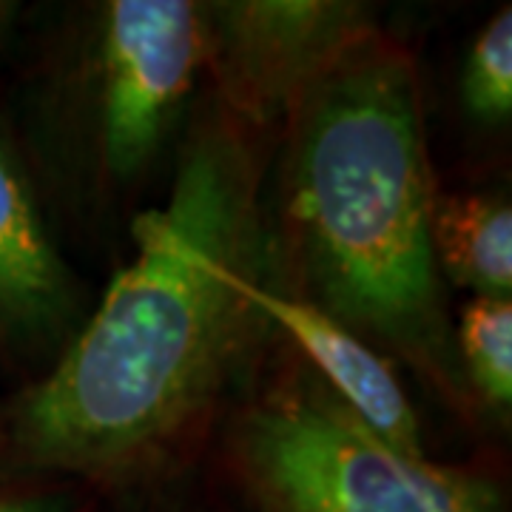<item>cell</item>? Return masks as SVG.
<instances>
[{
    "label": "cell",
    "instance_id": "cell-1",
    "mask_svg": "<svg viewBox=\"0 0 512 512\" xmlns=\"http://www.w3.org/2000/svg\"><path fill=\"white\" fill-rule=\"evenodd\" d=\"M251 137L222 111L185 140L163 205L92 319L18 404L12 439L46 473L120 481L160 464L214 407L265 319L271 234Z\"/></svg>",
    "mask_w": 512,
    "mask_h": 512
},
{
    "label": "cell",
    "instance_id": "cell-2",
    "mask_svg": "<svg viewBox=\"0 0 512 512\" xmlns=\"http://www.w3.org/2000/svg\"><path fill=\"white\" fill-rule=\"evenodd\" d=\"M282 134L271 251L296 296L458 396L430 237L439 194L407 46L382 29L353 43L302 94Z\"/></svg>",
    "mask_w": 512,
    "mask_h": 512
},
{
    "label": "cell",
    "instance_id": "cell-3",
    "mask_svg": "<svg viewBox=\"0 0 512 512\" xmlns=\"http://www.w3.org/2000/svg\"><path fill=\"white\" fill-rule=\"evenodd\" d=\"M231 450L265 512H467L495 501L476 478L390 450L305 367L239 410Z\"/></svg>",
    "mask_w": 512,
    "mask_h": 512
},
{
    "label": "cell",
    "instance_id": "cell-4",
    "mask_svg": "<svg viewBox=\"0 0 512 512\" xmlns=\"http://www.w3.org/2000/svg\"><path fill=\"white\" fill-rule=\"evenodd\" d=\"M205 74L194 0H106L63 69V137L92 183H137L171 143Z\"/></svg>",
    "mask_w": 512,
    "mask_h": 512
},
{
    "label": "cell",
    "instance_id": "cell-5",
    "mask_svg": "<svg viewBox=\"0 0 512 512\" xmlns=\"http://www.w3.org/2000/svg\"><path fill=\"white\" fill-rule=\"evenodd\" d=\"M202 15L205 74L222 114L245 131L282 126L302 94L379 29L356 0H214Z\"/></svg>",
    "mask_w": 512,
    "mask_h": 512
},
{
    "label": "cell",
    "instance_id": "cell-6",
    "mask_svg": "<svg viewBox=\"0 0 512 512\" xmlns=\"http://www.w3.org/2000/svg\"><path fill=\"white\" fill-rule=\"evenodd\" d=\"M254 299L265 325L288 336L305 359V370L353 419L362 421L390 450L407 458H427L419 416L384 353L302 296L271 285V279L256 288Z\"/></svg>",
    "mask_w": 512,
    "mask_h": 512
},
{
    "label": "cell",
    "instance_id": "cell-7",
    "mask_svg": "<svg viewBox=\"0 0 512 512\" xmlns=\"http://www.w3.org/2000/svg\"><path fill=\"white\" fill-rule=\"evenodd\" d=\"M72 313V276L15 151L0 137V330L23 339L57 336Z\"/></svg>",
    "mask_w": 512,
    "mask_h": 512
},
{
    "label": "cell",
    "instance_id": "cell-8",
    "mask_svg": "<svg viewBox=\"0 0 512 512\" xmlns=\"http://www.w3.org/2000/svg\"><path fill=\"white\" fill-rule=\"evenodd\" d=\"M430 237L441 276L481 299H510L512 211L501 194L439 197Z\"/></svg>",
    "mask_w": 512,
    "mask_h": 512
},
{
    "label": "cell",
    "instance_id": "cell-9",
    "mask_svg": "<svg viewBox=\"0 0 512 512\" xmlns=\"http://www.w3.org/2000/svg\"><path fill=\"white\" fill-rule=\"evenodd\" d=\"M458 370L476 396L493 410H510L512 404V302L481 299L461 311L456 330ZM461 379V382H464Z\"/></svg>",
    "mask_w": 512,
    "mask_h": 512
},
{
    "label": "cell",
    "instance_id": "cell-10",
    "mask_svg": "<svg viewBox=\"0 0 512 512\" xmlns=\"http://www.w3.org/2000/svg\"><path fill=\"white\" fill-rule=\"evenodd\" d=\"M461 97L478 123L501 126L512 111V12L498 9L473 37L461 66Z\"/></svg>",
    "mask_w": 512,
    "mask_h": 512
},
{
    "label": "cell",
    "instance_id": "cell-11",
    "mask_svg": "<svg viewBox=\"0 0 512 512\" xmlns=\"http://www.w3.org/2000/svg\"><path fill=\"white\" fill-rule=\"evenodd\" d=\"M0 512H72V501L60 493H3Z\"/></svg>",
    "mask_w": 512,
    "mask_h": 512
}]
</instances>
